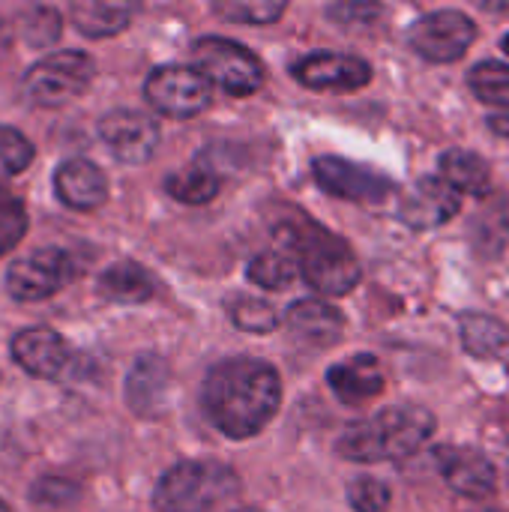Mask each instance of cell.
<instances>
[{"instance_id":"cell-36","label":"cell","mask_w":509,"mask_h":512,"mask_svg":"<svg viewBox=\"0 0 509 512\" xmlns=\"http://www.w3.org/2000/svg\"><path fill=\"white\" fill-rule=\"evenodd\" d=\"M489 129H492L495 135H501V138H507L509 141V108L507 111H495V114H489Z\"/></svg>"},{"instance_id":"cell-21","label":"cell","mask_w":509,"mask_h":512,"mask_svg":"<svg viewBox=\"0 0 509 512\" xmlns=\"http://www.w3.org/2000/svg\"><path fill=\"white\" fill-rule=\"evenodd\" d=\"M99 294L111 303H147L156 294V279L147 267L135 261H117L99 276Z\"/></svg>"},{"instance_id":"cell-14","label":"cell","mask_w":509,"mask_h":512,"mask_svg":"<svg viewBox=\"0 0 509 512\" xmlns=\"http://www.w3.org/2000/svg\"><path fill=\"white\" fill-rule=\"evenodd\" d=\"M462 210V195L444 177H420L399 204V219L414 231H435L456 219Z\"/></svg>"},{"instance_id":"cell-38","label":"cell","mask_w":509,"mask_h":512,"mask_svg":"<svg viewBox=\"0 0 509 512\" xmlns=\"http://www.w3.org/2000/svg\"><path fill=\"white\" fill-rule=\"evenodd\" d=\"M234 512H261V510H258V507H237Z\"/></svg>"},{"instance_id":"cell-27","label":"cell","mask_w":509,"mask_h":512,"mask_svg":"<svg viewBox=\"0 0 509 512\" xmlns=\"http://www.w3.org/2000/svg\"><path fill=\"white\" fill-rule=\"evenodd\" d=\"M213 9H216V15H222L228 21L261 27V24L279 21L285 15L288 3L285 0H222Z\"/></svg>"},{"instance_id":"cell-16","label":"cell","mask_w":509,"mask_h":512,"mask_svg":"<svg viewBox=\"0 0 509 512\" xmlns=\"http://www.w3.org/2000/svg\"><path fill=\"white\" fill-rule=\"evenodd\" d=\"M285 327L291 333V339H297L306 348L324 351L333 348L342 333H345V315L339 309H333L324 300L315 297H303L297 303H291V309L285 312Z\"/></svg>"},{"instance_id":"cell-31","label":"cell","mask_w":509,"mask_h":512,"mask_svg":"<svg viewBox=\"0 0 509 512\" xmlns=\"http://www.w3.org/2000/svg\"><path fill=\"white\" fill-rule=\"evenodd\" d=\"M27 234V207L21 198L0 192V258L9 255Z\"/></svg>"},{"instance_id":"cell-12","label":"cell","mask_w":509,"mask_h":512,"mask_svg":"<svg viewBox=\"0 0 509 512\" xmlns=\"http://www.w3.org/2000/svg\"><path fill=\"white\" fill-rule=\"evenodd\" d=\"M438 474L447 486L468 501H489L498 489V471L486 453L474 447H435L432 453Z\"/></svg>"},{"instance_id":"cell-5","label":"cell","mask_w":509,"mask_h":512,"mask_svg":"<svg viewBox=\"0 0 509 512\" xmlns=\"http://www.w3.org/2000/svg\"><path fill=\"white\" fill-rule=\"evenodd\" d=\"M93 72H96V63L90 54L54 51L24 72L21 99L30 108H60L90 87Z\"/></svg>"},{"instance_id":"cell-40","label":"cell","mask_w":509,"mask_h":512,"mask_svg":"<svg viewBox=\"0 0 509 512\" xmlns=\"http://www.w3.org/2000/svg\"><path fill=\"white\" fill-rule=\"evenodd\" d=\"M0 512H9V507H6V504H3V501H0Z\"/></svg>"},{"instance_id":"cell-37","label":"cell","mask_w":509,"mask_h":512,"mask_svg":"<svg viewBox=\"0 0 509 512\" xmlns=\"http://www.w3.org/2000/svg\"><path fill=\"white\" fill-rule=\"evenodd\" d=\"M9 42H12V33H9V24L3 21V15H0V57L9 51Z\"/></svg>"},{"instance_id":"cell-29","label":"cell","mask_w":509,"mask_h":512,"mask_svg":"<svg viewBox=\"0 0 509 512\" xmlns=\"http://www.w3.org/2000/svg\"><path fill=\"white\" fill-rule=\"evenodd\" d=\"M63 33V18L54 6H30L21 15V36L33 48H48L60 39Z\"/></svg>"},{"instance_id":"cell-1","label":"cell","mask_w":509,"mask_h":512,"mask_svg":"<svg viewBox=\"0 0 509 512\" xmlns=\"http://www.w3.org/2000/svg\"><path fill=\"white\" fill-rule=\"evenodd\" d=\"M201 405L225 438H255L282 405V378L264 360L231 357L207 372Z\"/></svg>"},{"instance_id":"cell-33","label":"cell","mask_w":509,"mask_h":512,"mask_svg":"<svg viewBox=\"0 0 509 512\" xmlns=\"http://www.w3.org/2000/svg\"><path fill=\"white\" fill-rule=\"evenodd\" d=\"M477 216H480L477 225H483V234L477 237V243H483V252H486V243H492V255H498L509 237V210H504V201H495V207H486Z\"/></svg>"},{"instance_id":"cell-19","label":"cell","mask_w":509,"mask_h":512,"mask_svg":"<svg viewBox=\"0 0 509 512\" xmlns=\"http://www.w3.org/2000/svg\"><path fill=\"white\" fill-rule=\"evenodd\" d=\"M171 384V369L162 357L144 354L132 363L126 378V405L138 417H156L165 405Z\"/></svg>"},{"instance_id":"cell-15","label":"cell","mask_w":509,"mask_h":512,"mask_svg":"<svg viewBox=\"0 0 509 512\" xmlns=\"http://www.w3.org/2000/svg\"><path fill=\"white\" fill-rule=\"evenodd\" d=\"M12 360L33 378H45V381H57L63 378V372L72 363L69 345L63 342V336H57L48 327H27L21 330L12 345Z\"/></svg>"},{"instance_id":"cell-23","label":"cell","mask_w":509,"mask_h":512,"mask_svg":"<svg viewBox=\"0 0 509 512\" xmlns=\"http://www.w3.org/2000/svg\"><path fill=\"white\" fill-rule=\"evenodd\" d=\"M441 177L465 195H489L492 189V168L483 156H477L474 150H462L453 147L447 153H441Z\"/></svg>"},{"instance_id":"cell-18","label":"cell","mask_w":509,"mask_h":512,"mask_svg":"<svg viewBox=\"0 0 509 512\" xmlns=\"http://www.w3.org/2000/svg\"><path fill=\"white\" fill-rule=\"evenodd\" d=\"M57 198L72 210H96L108 198V180L90 159H66L54 171Z\"/></svg>"},{"instance_id":"cell-39","label":"cell","mask_w":509,"mask_h":512,"mask_svg":"<svg viewBox=\"0 0 509 512\" xmlns=\"http://www.w3.org/2000/svg\"><path fill=\"white\" fill-rule=\"evenodd\" d=\"M501 48H504V51H507V54H509V33H507V36H504V39H501Z\"/></svg>"},{"instance_id":"cell-24","label":"cell","mask_w":509,"mask_h":512,"mask_svg":"<svg viewBox=\"0 0 509 512\" xmlns=\"http://www.w3.org/2000/svg\"><path fill=\"white\" fill-rule=\"evenodd\" d=\"M219 186V174L204 162H192L165 177V192L180 204H207L219 195Z\"/></svg>"},{"instance_id":"cell-4","label":"cell","mask_w":509,"mask_h":512,"mask_svg":"<svg viewBox=\"0 0 509 512\" xmlns=\"http://www.w3.org/2000/svg\"><path fill=\"white\" fill-rule=\"evenodd\" d=\"M240 495V477L234 468L216 459H186L168 468L156 489V512H210Z\"/></svg>"},{"instance_id":"cell-25","label":"cell","mask_w":509,"mask_h":512,"mask_svg":"<svg viewBox=\"0 0 509 512\" xmlns=\"http://www.w3.org/2000/svg\"><path fill=\"white\" fill-rule=\"evenodd\" d=\"M468 87L474 96L486 105H495L498 111L509 108V66L501 60H483L468 72Z\"/></svg>"},{"instance_id":"cell-7","label":"cell","mask_w":509,"mask_h":512,"mask_svg":"<svg viewBox=\"0 0 509 512\" xmlns=\"http://www.w3.org/2000/svg\"><path fill=\"white\" fill-rule=\"evenodd\" d=\"M78 273L81 264L72 252L60 246H45L18 258L6 270V291L18 303H39L54 297L60 288H66Z\"/></svg>"},{"instance_id":"cell-28","label":"cell","mask_w":509,"mask_h":512,"mask_svg":"<svg viewBox=\"0 0 509 512\" xmlns=\"http://www.w3.org/2000/svg\"><path fill=\"white\" fill-rule=\"evenodd\" d=\"M231 324L243 333H273L279 327V312L258 297H237L228 309Z\"/></svg>"},{"instance_id":"cell-30","label":"cell","mask_w":509,"mask_h":512,"mask_svg":"<svg viewBox=\"0 0 509 512\" xmlns=\"http://www.w3.org/2000/svg\"><path fill=\"white\" fill-rule=\"evenodd\" d=\"M36 150L27 135H21L12 126H0V186L21 174L33 162Z\"/></svg>"},{"instance_id":"cell-26","label":"cell","mask_w":509,"mask_h":512,"mask_svg":"<svg viewBox=\"0 0 509 512\" xmlns=\"http://www.w3.org/2000/svg\"><path fill=\"white\" fill-rule=\"evenodd\" d=\"M297 273H300V267L288 252H261L252 258V264L246 270L249 282H255L267 291H285L297 279Z\"/></svg>"},{"instance_id":"cell-22","label":"cell","mask_w":509,"mask_h":512,"mask_svg":"<svg viewBox=\"0 0 509 512\" xmlns=\"http://www.w3.org/2000/svg\"><path fill=\"white\" fill-rule=\"evenodd\" d=\"M135 12H138V6H132V3L78 0V3H72V24L78 27V33H84L90 39H108V36L123 33Z\"/></svg>"},{"instance_id":"cell-11","label":"cell","mask_w":509,"mask_h":512,"mask_svg":"<svg viewBox=\"0 0 509 512\" xmlns=\"http://www.w3.org/2000/svg\"><path fill=\"white\" fill-rule=\"evenodd\" d=\"M99 135L111 156L123 165H144L159 147V123L135 108L108 111L99 120Z\"/></svg>"},{"instance_id":"cell-34","label":"cell","mask_w":509,"mask_h":512,"mask_svg":"<svg viewBox=\"0 0 509 512\" xmlns=\"http://www.w3.org/2000/svg\"><path fill=\"white\" fill-rule=\"evenodd\" d=\"M30 498L36 504H45V507H60V504H69L78 498V486L69 480H60V477H48L30 489Z\"/></svg>"},{"instance_id":"cell-41","label":"cell","mask_w":509,"mask_h":512,"mask_svg":"<svg viewBox=\"0 0 509 512\" xmlns=\"http://www.w3.org/2000/svg\"><path fill=\"white\" fill-rule=\"evenodd\" d=\"M489 512H501V510H489Z\"/></svg>"},{"instance_id":"cell-13","label":"cell","mask_w":509,"mask_h":512,"mask_svg":"<svg viewBox=\"0 0 509 512\" xmlns=\"http://www.w3.org/2000/svg\"><path fill=\"white\" fill-rule=\"evenodd\" d=\"M291 75L309 90H363L372 81V66L357 54L318 51L300 57Z\"/></svg>"},{"instance_id":"cell-3","label":"cell","mask_w":509,"mask_h":512,"mask_svg":"<svg viewBox=\"0 0 509 512\" xmlns=\"http://www.w3.org/2000/svg\"><path fill=\"white\" fill-rule=\"evenodd\" d=\"M285 252L297 261L300 276L327 297H342L363 279L354 249L333 231L309 219H291L279 228Z\"/></svg>"},{"instance_id":"cell-10","label":"cell","mask_w":509,"mask_h":512,"mask_svg":"<svg viewBox=\"0 0 509 512\" xmlns=\"http://www.w3.org/2000/svg\"><path fill=\"white\" fill-rule=\"evenodd\" d=\"M312 177L327 195L345 198V201L378 204L396 189V183L387 174H381L369 165L342 159V156H318L312 162Z\"/></svg>"},{"instance_id":"cell-8","label":"cell","mask_w":509,"mask_h":512,"mask_svg":"<svg viewBox=\"0 0 509 512\" xmlns=\"http://www.w3.org/2000/svg\"><path fill=\"white\" fill-rule=\"evenodd\" d=\"M144 96H147V102L159 114L177 117V120H189V117H195V114H201V111L210 108V102H213V84L195 66L168 63V66H156L147 75Z\"/></svg>"},{"instance_id":"cell-35","label":"cell","mask_w":509,"mask_h":512,"mask_svg":"<svg viewBox=\"0 0 509 512\" xmlns=\"http://www.w3.org/2000/svg\"><path fill=\"white\" fill-rule=\"evenodd\" d=\"M327 12L342 27H360V24L366 27V24H372V18H378L384 12V6L381 3H333Z\"/></svg>"},{"instance_id":"cell-9","label":"cell","mask_w":509,"mask_h":512,"mask_svg":"<svg viewBox=\"0 0 509 512\" xmlns=\"http://www.w3.org/2000/svg\"><path fill=\"white\" fill-rule=\"evenodd\" d=\"M477 39V24L459 9H438L417 18L408 30V45L429 63H456Z\"/></svg>"},{"instance_id":"cell-32","label":"cell","mask_w":509,"mask_h":512,"mask_svg":"<svg viewBox=\"0 0 509 512\" xmlns=\"http://www.w3.org/2000/svg\"><path fill=\"white\" fill-rule=\"evenodd\" d=\"M348 504L354 512H384L390 507V486L378 477H354L348 483Z\"/></svg>"},{"instance_id":"cell-20","label":"cell","mask_w":509,"mask_h":512,"mask_svg":"<svg viewBox=\"0 0 509 512\" xmlns=\"http://www.w3.org/2000/svg\"><path fill=\"white\" fill-rule=\"evenodd\" d=\"M459 342L477 360H495V363L509 360V327L492 315L483 312L459 315Z\"/></svg>"},{"instance_id":"cell-6","label":"cell","mask_w":509,"mask_h":512,"mask_svg":"<svg viewBox=\"0 0 509 512\" xmlns=\"http://www.w3.org/2000/svg\"><path fill=\"white\" fill-rule=\"evenodd\" d=\"M195 69L207 75V81L228 96H252L264 87L261 60L240 42L225 36H204L192 45Z\"/></svg>"},{"instance_id":"cell-2","label":"cell","mask_w":509,"mask_h":512,"mask_svg":"<svg viewBox=\"0 0 509 512\" xmlns=\"http://www.w3.org/2000/svg\"><path fill=\"white\" fill-rule=\"evenodd\" d=\"M438 429V420L426 408H387L363 423H354L339 435L336 453L348 462L378 465V462H402L423 450Z\"/></svg>"},{"instance_id":"cell-17","label":"cell","mask_w":509,"mask_h":512,"mask_svg":"<svg viewBox=\"0 0 509 512\" xmlns=\"http://www.w3.org/2000/svg\"><path fill=\"white\" fill-rule=\"evenodd\" d=\"M327 384L342 405H363L384 393L387 375L375 354H354L327 372Z\"/></svg>"}]
</instances>
